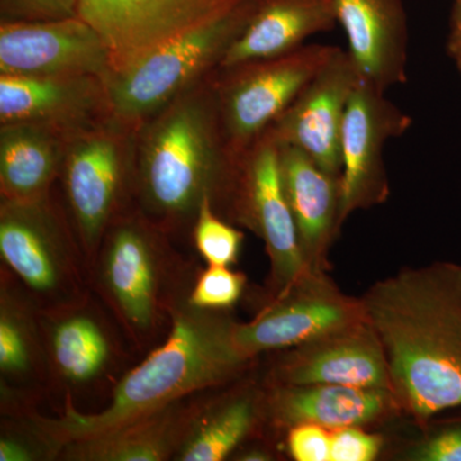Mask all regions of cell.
Returning a JSON list of instances; mask_svg holds the SVG:
<instances>
[{
	"instance_id": "4",
	"label": "cell",
	"mask_w": 461,
	"mask_h": 461,
	"mask_svg": "<svg viewBox=\"0 0 461 461\" xmlns=\"http://www.w3.org/2000/svg\"><path fill=\"white\" fill-rule=\"evenodd\" d=\"M257 0H241L226 14L173 39L122 72L107 77L111 114L136 131L139 126L220 68L244 32Z\"/></svg>"
},
{
	"instance_id": "3",
	"label": "cell",
	"mask_w": 461,
	"mask_h": 461,
	"mask_svg": "<svg viewBox=\"0 0 461 461\" xmlns=\"http://www.w3.org/2000/svg\"><path fill=\"white\" fill-rule=\"evenodd\" d=\"M212 312L193 305L178 311L165 344L118 384L105 411L80 414L69 408L45 429L67 444L95 438L244 371L251 359L236 342L238 323Z\"/></svg>"
},
{
	"instance_id": "19",
	"label": "cell",
	"mask_w": 461,
	"mask_h": 461,
	"mask_svg": "<svg viewBox=\"0 0 461 461\" xmlns=\"http://www.w3.org/2000/svg\"><path fill=\"white\" fill-rule=\"evenodd\" d=\"M264 411L276 426L287 429L308 423L330 430L366 429L402 414L391 391L339 384L273 386L264 400Z\"/></svg>"
},
{
	"instance_id": "5",
	"label": "cell",
	"mask_w": 461,
	"mask_h": 461,
	"mask_svg": "<svg viewBox=\"0 0 461 461\" xmlns=\"http://www.w3.org/2000/svg\"><path fill=\"white\" fill-rule=\"evenodd\" d=\"M339 50L303 45L284 56L215 69V105L233 157L241 159Z\"/></svg>"
},
{
	"instance_id": "31",
	"label": "cell",
	"mask_w": 461,
	"mask_h": 461,
	"mask_svg": "<svg viewBox=\"0 0 461 461\" xmlns=\"http://www.w3.org/2000/svg\"><path fill=\"white\" fill-rule=\"evenodd\" d=\"M30 363L29 344L23 327L14 317L2 313L0 320V366L3 372H25Z\"/></svg>"
},
{
	"instance_id": "23",
	"label": "cell",
	"mask_w": 461,
	"mask_h": 461,
	"mask_svg": "<svg viewBox=\"0 0 461 461\" xmlns=\"http://www.w3.org/2000/svg\"><path fill=\"white\" fill-rule=\"evenodd\" d=\"M264 402L253 395L230 400L203 421L182 447V461H221L230 456L257 426Z\"/></svg>"
},
{
	"instance_id": "15",
	"label": "cell",
	"mask_w": 461,
	"mask_h": 461,
	"mask_svg": "<svg viewBox=\"0 0 461 461\" xmlns=\"http://www.w3.org/2000/svg\"><path fill=\"white\" fill-rule=\"evenodd\" d=\"M335 5L362 80L384 93L408 83L409 27L403 0H335Z\"/></svg>"
},
{
	"instance_id": "34",
	"label": "cell",
	"mask_w": 461,
	"mask_h": 461,
	"mask_svg": "<svg viewBox=\"0 0 461 461\" xmlns=\"http://www.w3.org/2000/svg\"><path fill=\"white\" fill-rule=\"evenodd\" d=\"M240 459L247 461H266L271 460L272 457L269 456V454L264 453V451L250 450L248 451V453L242 455V456L240 457Z\"/></svg>"
},
{
	"instance_id": "9",
	"label": "cell",
	"mask_w": 461,
	"mask_h": 461,
	"mask_svg": "<svg viewBox=\"0 0 461 461\" xmlns=\"http://www.w3.org/2000/svg\"><path fill=\"white\" fill-rule=\"evenodd\" d=\"M384 91L360 80L348 108L341 135V217L386 202L388 187L384 149L390 139L400 138L411 127L403 113L384 95Z\"/></svg>"
},
{
	"instance_id": "18",
	"label": "cell",
	"mask_w": 461,
	"mask_h": 461,
	"mask_svg": "<svg viewBox=\"0 0 461 461\" xmlns=\"http://www.w3.org/2000/svg\"><path fill=\"white\" fill-rule=\"evenodd\" d=\"M0 254L36 293L57 290L65 276L66 230L50 196L30 203L2 200Z\"/></svg>"
},
{
	"instance_id": "11",
	"label": "cell",
	"mask_w": 461,
	"mask_h": 461,
	"mask_svg": "<svg viewBox=\"0 0 461 461\" xmlns=\"http://www.w3.org/2000/svg\"><path fill=\"white\" fill-rule=\"evenodd\" d=\"M112 72L104 41L78 16L0 21V75L108 77Z\"/></svg>"
},
{
	"instance_id": "2",
	"label": "cell",
	"mask_w": 461,
	"mask_h": 461,
	"mask_svg": "<svg viewBox=\"0 0 461 461\" xmlns=\"http://www.w3.org/2000/svg\"><path fill=\"white\" fill-rule=\"evenodd\" d=\"M213 74L135 131L133 199L163 230L194 223L206 198L218 213L230 218L232 212L241 159L224 139Z\"/></svg>"
},
{
	"instance_id": "28",
	"label": "cell",
	"mask_w": 461,
	"mask_h": 461,
	"mask_svg": "<svg viewBox=\"0 0 461 461\" xmlns=\"http://www.w3.org/2000/svg\"><path fill=\"white\" fill-rule=\"evenodd\" d=\"M384 445L381 436L363 427L330 430V461H373Z\"/></svg>"
},
{
	"instance_id": "26",
	"label": "cell",
	"mask_w": 461,
	"mask_h": 461,
	"mask_svg": "<svg viewBox=\"0 0 461 461\" xmlns=\"http://www.w3.org/2000/svg\"><path fill=\"white\" fill-rule=\"evenodd\" d=\"M247 278L227 266H209L200 275L190 296V305L206 311H222L236 304L244 293Z\"/></svg>"
},
{
	"instance_id": "1",
	"label": "cell",
	"mask_w": 461,
	"mask_h": 461,
	"mask_svg": "<svg viewBox=\"0 0 461 461\" xmlns=\"http://www.w3.org/2000/svg\"><path fill=\"white\" fill-rule=\"evenodd\" d=\"M360 300L402 414L426 427L460 408L461 264L402 269L375 282Z\"/></svg>"
},
{
	"instance_id": "30",
	"label": "cell",
	"mask_w": 461,
	"mask_h": 461,
	"mask_svg": "<svg viewBox=\"0 0 461 461\" xmlns=\"http://www.w3.org/2000/svg\"><path fill=\"white\" fill-rule=\"evenodd\" d=\"M287 448L296 461H330V430L315 424L288 429Z\"/></svg>"
},
{
	"instance_id": "22",
	"label": "cell",
	"mask_w": 461,
	"mask_h": 461,
	"mask_svg": "<svg viewBox=\"0 0 461 461\" xmlns=\"http://www.w3.org/2000/svg\"><path fill=\"white\" fill-rule=\"evenodd\" d=\"M180 417L169 406L122 429L74 442L72 456L95 461H162L180 437Z\"/></svg>"
},
{
	"instance_id": "16",
	"label": "cell",
	"mask_w": 461,
	"mask_h": 461,
	"mask_svg": "<svg viewBox=\"0 0 461 461\" xmlns=\"http://www.w3.org/2000/svg\"><path fill=\"white\" fill-rule=\"evenodd\" d=\"M162 229L126 209L105 233L104 278L126 320L148 329L156 313L157 240Z\"/></svg>"
},
{
	"instance_id": "33",
	"label": "cell",
	"mask_w": 461,
	"mask_h": 461,
	"mask_svg": "<svg viewBox=\"0 0 461 461\" xmlns=\"http://www.w3.org/2000/svg\"><path fill=\"white\" fill-rule=\"evenodd\" d=\"M32 459V454L29 447L16 441V439L3 438L0 442V460L29 461Z\"/></svg>"
},
{
	"instance_id": "32",
	"label": "cell",
	"mask_w": 461,
	"mask_h": 461,
	"mask_svg": "<svg viewBox=\"0 0 461 461\" xmlns=\"http://www.w3.org/2000/svg\"><path fill=\"white\" fill-rule=\"evenodd\" d=\"M448 56L461 75V0H454L450 17V32L447 39Z\"/></svg>"
},
{
	"instance_id": "10",
	"label": "cell",
	"mask_w": 461,
	"mask_h": 461,
	"mask_svg": "<svg viewBox=\"0 0 461 461\" xmlns=\"http://www.w3.org/2000/svg\"><path fill=\"white\" fill-rule=\"evenodd\" d=\"M360 297L346 295L326 271H311L250 323L236 324L240 350L253 359L271 350H288L346 324L364 320Z\"/></svg>"
},
{
	"instance_id": "14",
	"label": "cell",
	"mask_w": 461,
	"mask_h": 461,
	"mask_svg": "<svg viewBox=\"0 0 461 461\" xmlns=\"http://www.w3.org/2000/svg\"><path fill=\"white\" fill-rule=\"evenodd\" d=\"M111 118L107 77L0 75V124L35 123L76 133Z\"/></svg>"
},
{
	"instance_id": "27",
	"label": "cell",
	"mask_w": 461,
	"mask_h": 461,
	"mask_svg": "<svg viewBox=\"0 0 461 461\" xmlns=\"http://www.w3.org/2000/svg\"><path fill=\"white\" fill-rule=\"evenodd\" d=\"M402 456L411 461H461V418L437 424Z\"/></svg>"
},
{
	"instance_id": "21",
	"label": "cell",
	"mask_w": 461,
	"mask_h": 461,
	"mask_svg": "<svg viewBox=\"0 0 461 461\" xmlns=\"http://www.w3.org/2000/svg\"><path fill=\"white\" fill-rule=\"evenodd\" d=\"M72 135L42 124H0L2 200L30 203L48 198L59 180Z\"/></svg>"
},
{
	"instance_id": "25",
	"label": "cell",
	"mask_w": 461,
	"mask_h": 461,
	"mask_svg": "<svg viewBox=\"0 0 461 461\" xmlns=\"http://www.w3.org/2000/svg\"><path fill=\"white\" fill-rule=\"evenodd\" d=\"M193 226L196 249L209 266L230 267L239 259L244 233L221 217L211 199L203 200Z\"/></svg>"
},
{
	"instance_id": "7",
	"label": "cell",
	"mask_w": 461,
	"mask_h": 461,
	"mask_svg": "<svg viewBox=\"0 0 461 461\" xmlns=\"http://www.w3.org/2000/svg\"><path fill=\"white\" fill-rule=\"evenodd\" d=\"M230 220L263 239L277 294L314 271L309 268L300 247L295 221L282 185L280 142L271 129L240 160L238 190Z\"/></svg>"
},
{
	"instance_id": "24",
	"label": "cell",
	"mask_w": 461,
	"mask_h": 461,
	"mask_svg": "<svg viewBox=\"0 0 461 461\" xmlns=\"http://www.w3.org/2000/svg\"><path fill=\"white\" fill-rule=\"evenodd\" d=\"M53 353L58 368L69 381L86 382L104 368L109 345L95 321L76 315L54 330Z\"/></svg>"
},
{
	"instance_id": "17",
	"label": "cell",
	"mask_w": 461,
	"mask_h": 461,
	"mask_svg": "<svg viewBox=\"0 0 461 461\" xmlns=\"http://www.w3.org/2000/svg\"><path fill=\"white\" fill-rule=\"evenodd\" d=\"M282 185L309 268L326 271L341 230V176L324 171L305 151L280 144Z\"/></svg>"
},
{
	"instance_id": "8",
	"label": "cell",
	"mask_w": 461,
	"mask_h": 461,
	"mask_svg": "<svg viewBox=\"0 0 461 461\" xmlns=\"http://www.w3.org/2000/svg\"><path fill=\"white\" fill-rule=\"evenodd\" d=\"M241 0H80L77 16L105 42L112 74L226 14Z\"/></svg>"
},
{
	"instance_id": "20",
	"label": "cell",
	"mask_w": 461,
	"mask_h": 461,
	"mask_svg": "<svg viewBox=\"0 0 461 461\" xmlns=\"http://www.w3.org/2000/svg\"><path fill=\"white\" fill-rule=\"evenodd\" d=\"M338 23L335 0H257L248 25L220 67L284 56Z\"/></svg>"
},
{
	"instance_id": "12",
	"label": "cell",
	"mask_w": 461,
	"mask_h": 461,
	"mask_svg": "<svg viewBox=\"0 0 461 461\" xmlns=\"http://www.w3.org/2000/svg\"><path fill=\"white\" fill-rule=\"evenodd\" d=\"M359 72L339 50L269 129L280 144L305 151L324 171L341 176V135L348 99Z\"/></svg>"
},
{
	"instance_id": "6",
	"label": "cell",
	"mask_w": 461,
	"mask_h": 461,
	"mask_svg": "<svg viewBox=\"0 0 461 461\" xmlns=\"http://www.w3.org/2000/svg\"><path fill=\"white\" fill-rule=\"evenodd\" d=\"M135 131L111 118L74 133L59 180L85 247L95 248L133 199Z\"/></svg>"
},
{
	"instance_id": "13",
	"label": "cell",
	"mask_w": 461,
	"mask_h": 461,
	"mask_svg": "<svg viewBox=\"0 0 461 461\" xmlns=\"http://www.w3.org/2000/svg\"><path fill=\"white\" fill-rule=\"evenodd\" d=\"M273 382V386L339 384L393 393L386 355L366 318L288 348Z\"/></svg>"
},
{
	"instance_id": "29",
	"label": "cell",
	"mask_w": 461,
	"mask_h": 461,
	"mask_svg": "<svg viewBox=\"0 0 461 461\" xmlns=\"http://www.w3.org/2000/svg\"><path fill=\"white\" fill-rule=\"evenodd\" d=\"M80 0H0V21H50L77 17Z\"/></svg>"
}]
</instances>
